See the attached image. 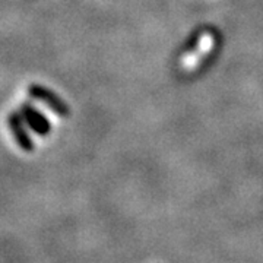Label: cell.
Here are the masks:
<instances>
[{"mask_svg": "<svg viewBox=\"0 0 263 263\" xmlns=\"http://www.w3.org/2000/svg\"><path fill=\"white\" fill-rule=\"evenodd\" d=\"M196 50L195 51H192V53H187L186 56H183L181 59V66L184 67V69H193V67H196L200 62H202V59L203 56H206L208 53L212 50L214 47V35L212 34H209V32H205L202 37H200V41L197 43Z\"/></svg>", "mask_w": 263, "mask_h": 263, "instance_id": "obj_1", "label": "cell"}, {"mask_svg": "<svg viewBox=\"0 0 263 263\" xmlns=\"http://www.w3.org/2000/svg\"><path fill=\"white\" fill-rule=\"evenodd\" d=\"M32 103H34V107L37 108L40 113H43L47 117L48 120H50V123H53V124H57V123H59V117L56 116V113H53L46 104L41 103L40 100H34Z\"/></svg>", "mask_w": 263, "mask_h": 263, "instance_id": "obj_2", "label": "cell"}]
</instances>
